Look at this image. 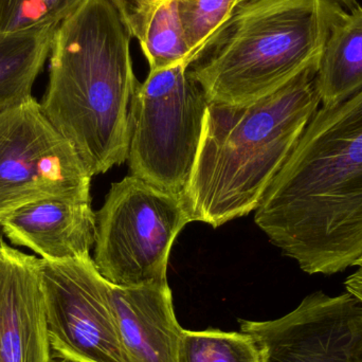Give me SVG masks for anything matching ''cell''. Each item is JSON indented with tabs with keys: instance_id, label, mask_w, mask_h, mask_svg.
Here are the masks:
<instances>
[{
	"instance_id": "8",
	"label": "cell",
	"mask_w": 362,
	"mask_h": 362,
	"mask_svg": "<svg viewBox=\"0 0 362 362\" xmlns=\"http://www.w3.org/2000/svg\"><path fill=\"white\" fill-rule=\"evenodd\" d=\"M40 259L53 356L74 362H129L110 301V282L91 257Z\"/></svg>"
},
{
	"instance_id": "4",
	"label": "cell",
	"mask_w": 362,
	"mask_h": 362,
	"mask_svg": "<svg viewBox=\"0 0 362 362\" xmlns=\"http://www.w3.org/2000/svg\"><path fill=\"white\" fill-rule=\"evenodd\" d=\"M334 0H236L187 68L209 102L252 103L308 71H318Z\"/></svg>"
},
{
	"instance_id": "15",
	"label": "cell",
	"mask_w": 362,
	"mask_h": 362,
	"mask_svg": "<svg viewBox=\"0 0 362 362\" xmlns=\"http://www.w3.org/2000/svg\"><path fill=\"white\" fill-rule=\"evenodd\" d=\"M150 71L187 65L189 48L181 21L178 0H160L141 45Z\"/></svg>"
},
{
	"instance_id": "16",
	"label": "cell",
	"mask_w": 362,
	"mask_h": 362,
	"mask_svg": "<svg viewBox=\"0 0 362 362\" xmlns=\"http://www.w3.org/2000/svg\"><path fill=\"white\" fill-rule=\"evenodd\" d=\"M178 362H263V353L244 332L183 329Z\"/></svg>"
},
{
	"instance_id": "3",
	"label": "cell",
	"mask_w": 362,
	"mask_h": 362,
	"mask_svg": "<svg viewBox=\"0 0 362 362\" xmlns=\"http://www.w3.org/2000/svg\"><path fill=\"white\" fill-rule=\"evenodd\" d=\"M317 71L249 104L209 103L181 199L192 221L218 228L257 210L321 106Z\"/></svg>"
},
{
	"instance_id": "6",
	"label": "cell",
	"mask_w": 362,
	"mask_h": 362,
	"mask_svg": "<svg viewBox=\"0 0 362 362\" xmlns=\"http://www.w3.org/2000/svg\"><path fill=\"white\" fill-rule=\"evenodd\" d=\"M97 216L93 262L115 286L167 284L170 253L191 223L180 194L129 175L112 183Z\"/></svg>"
},
{
	"instance_id": "11",
	"label": "cell",
	"mask_w": 362,
	"mask_h": 362,
	"mask_svg": "<svg viewBox=\"0 0 362 362\" xmlns=\"http://www.w3.org/2000/svg\"><path fill=\"white\" fill-rule=\"evenodd\" d=\"M4 235L47 261L90 257L97 216L91 202L51 197L19 206L0 217Z\"/></svg>"
},
{
	"instance_id": "12",
	"label": "cell",
	"mask_w": 362,
	"mask_h": 362,
	"mask_svg": "<svg viewBox=\"0 0 362 362\" xmlns=\"http://www.w3.org/2000/svg\"><path fill=\"white\" fill-rule=\"evenodd\" d=\"M110 295L129 362H178L183 329L168 283L139 287L110 283Z\"/></svg>"
},
{
	"instance_id": "13",
	"label": "cell",
	"mask_w": 362,
	"mask_h": 362,
	"mask_svg": "<svg viewBox=\"0 0 362 362\" xmlns=\"http://www.w3.org/2000/svg\"><path fill=\"white\" fill-rule=\"evenodd\" d=\"M321 106L344 101L362 88V8L342 11L332 25L316 74Z\"/></svg>"
},
{
	"instance_id": "18",
	"label": "cell",
	"mask_w": 362,
	"mask_h": 362,
	"mask_svg": "<svg viewBox=\"0 0 362 362\" xmlns=\"http://www.w3.org/2000/svg\"><path fill=\"white\" fill-rule=\"evenodd\" d=\"M236 0H178L189 59L211 32L219 25Z\"/></svg>"
},
{
	"instance_id": "2",
	"label": "cell",
	"mask_w": 362,
	"mask_h": 362,
	"mask_svg": "<svg viewBox=\"0 0 362 362\" xmlns=\"http://www.w3.org/2000/svg\"><path fill=\"white\" fill-rule=\"evenodd\" d=\"M131 38L110 0H85L53 36L40 106L91 176L127 159L129 104L138 84Z\"/></svg>"
},
{
	"instance_id": "17",
	"label": "cell",
	"mask_w": 362,
	"mask_h": 362,
	"mask_svg": "<svg viewBox=\"0 0 362 362\" xmlns=\"http://www.w3.org/2000/svg\"><path fill=\"white\" fill-rule=\"evenodd\" d=\"M85 0H0V33L54 29Z\"/></svg>"
},
{
	"instance_id": "10",
	"label": "cell",
	"mask_w": 362,
	"mask_h": 362,
	"mask_svg": "<svg viewBox=\"0 0 362 362\" xmlns=\"http://www.w3.org/2000/svg\"><path fill=\"white\" fill-rule=\"evenodd\" d=\"M40 259L0 243V362L52 358Z\"/></svg>"
},
{
	"instance_id": "14",
	"label": "cell",
	"mask_w": 362,
	"mask_h": 362,
	"mask_svg": "<svg viewBox=\"0 0 362 362\" xmlns=\"http://www.w3.org/2000/svg\"><path fill=\"white\" fill-rule=\"evenodd\" d=\"M55 31L0 33V115L33 98L32 89L50 55Z\"/></svg>"
},
{
	"instance_id": "7",
	"label": "cell",
	"mask_w": 362,
	"mask_h": 362,
	"mask_svg": "<svg viewBox=\"0 0 362 362\" xmlns=\"http://www.w3.org/2000/svg\"><path fill=\"white\" fill-rule=\"evenodd\" d=\"M91 178L35 98L0 115V217L46 198L91 202Z\"/></svg>"
},
{
	"instance_id": "1",
	"label": "cell",
	"mask_w": 362,
	"mask_h": 362,
	"mask_svg": "<svg viewBox=\"0 0 362 362\" xmlns=\"http://www.w3.org/2000/svg\"><path fill=\"white\" fill-rule=\"evenodd\" d=\"M257 227L308 274L362 259V88L321 106L255 210Z\"/></svg>"
},
{
	"instance_id": "23",
	"label": "cell",
	"mask_w": 362,
	"mask_h": 362,
	"mask_svg": "<svg viewBox=\"0 0 362 362\" xmlns=\"http://www.w3.org/2000/svg\"><path fill=\"white\" fill-rule=\"evenodd\" d=\"M4 232H2L1 227H0V243H1L2 240H4Z\"/></svg>"
},
{
	"instance_id": "5",
	"label": "cell",
	"mask_w": 362,
	"mask_h": 362,
	"mask_svg": "<svg viewBox=\"0 0 362 362\" xmlns=\"http://www.w3.org/2000/svg\"><path fill=\"white\" fill-rule=\"evenodd\" d=\"M209 103L185 64L150 71L138 82L129 110L131 175L181 195L193 171Z\"/></svg>"
},
{
	"instance_id": "22",
	"label": "cell",
	"mask_w": 362,
	"mask_h": 362,
	"mask_svg": "<svg viewBox=\"0 0 362 362\" xmlns=\"http://www.w3.org/2000/svg\"><path fill=\"white\" fill-rule=\"evenodd\" d=\"M49 362H74L72 361H69V359L62 358V357L53 356L52 358L50 359Z\"/></svg>"
},
{
	"instance_id": "19",
	"label": "cell",
	"mask_w": 362,
	"mask_h": 362,
	"mask_svg": "<svg viewBox=\"0 0 362 362\" xmlns=\"http://www.w3.org/2000/svg\"><path fill=\"white\" fill-rule=\"evenodd\" d=\"M121 15L129 35L141 45L148 23L160 0H110Z\"/></svg>"
},
{
	"instance_id": "21",
	"label": "cell",
	"mask_w": 362,
	"mask_h": 362,
	"mask_svg": "<svg viewBox=\"0 0 362 362\" xmlns=\"http://www.w3.org/2000/svg\"><path fill=\"white\" fill-rule=\"evenodd\" d=\"M334 1L338 2L341 6H346L348 8H352L357 6L356 0H334Z\"/></svg>"
},
{
	"instance_id": "9",
	"label": "cell",
	"mask_w": 362,
	"mask_h": 362,
	"mask_svg": "<svg viewBox=\"0 0 362 362\" xmlns=\"http://www.w3.org/2000/svg\"><path fill=\"white\" fill-rule=\"evenodd\" d=\"M263 362H362V303L346 291H316L296 310L272 321L242 320Z\"/></svg>"
},
{
	"instance_id": "20",
	"label": "cell",
	"mask_w": 362,
	"mask_h": 362,
	"mask_svg": "<svg viewBox=\"0 0 362 362\" xmlns=\"http://www.w3.org/2000/svg\"><path fill=\"white\" fill-rule=\"evenodd\" d=\"M357 269L346 278L344 282L346 291L359 300L362 303V259L356 265Z\"/></svg>"
}]
</instances>
